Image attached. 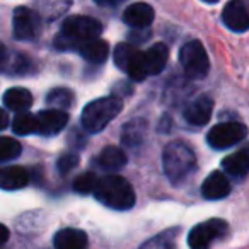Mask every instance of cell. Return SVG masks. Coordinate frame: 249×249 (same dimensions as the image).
I'll return each mask as SVG.
<instances>
[{
	"instance_id": "6da1fadb",
	"label": "cell",
	"mask_w": 249,
	"mask_h": 249,
	"mask_svg": "<svg viewBox=\"0 0 249 249\" xmlns=\"http://www.w3.org/2000/svg\"><path fill=\"white\" fill-rule=\"evenodd\" d=\"M103 26L99 21L87 16H72L62 24V31L56 35L55 46L58 50H77L82 43L99 38Z\"/></svg>"
},
{
	"instance_id": "7a4b0ae2",
	"label": "cell",
	"mask_w": 249,
	"mask_h": 249,
	"mask_svg": "<svg viewBox=\"0 0 249 249\" xmlns=\"http://www.w3.org/2000/svg\"><path fill=\"white\" fill-rule=\"evenodd\" d=\"M94 195L101 203L113 210H128L135 205V191L132 184L116 174H107L103 179H97Z\"/></svg>"
},
{
	"instance_id": "3957f363",
	"label": "cell",
	"mask_w": 249,
	"mask_h": 249,
	"mask_svg": "<svg viewBox=\"0 0 249 249\" xmlns=\"http://www.w3.org/2000/svg\"><path fill=\"white\" fill-rule=\"evenodd\" d=\"M164 173L173 184H179L196 167V157L191 147L181 140H174L166 145L162 152Z\"/></svg>"
},
{
	"instance_id": "277c9868",
	"label": "cell",
	"mask_w": 249,
	"mask_h": 249,
	"mask_svg": "<svg viewBox=\"0 0 249 249\" xmlns=\"http://www.w3.org/2000/svg\"><path fill=\"white\" fill-rule=\"evenodd\" d=\"M121 109H123V101L114 94L92 101L82 111V126L89 133L101 132L121 113Z\"/></svg>"
},
{
	"instance_id": "5b68a950",
	"label": "cell",
	"mask_w": 249,
	"mask_h": 249,
	"mask_svg": "<svg viewBox=\"0 0 249 249\" xmlns=\"http://www.w3.org/2000/svg\"><path fill=\"white\" fill-rule=\"evenodd\" d=\"M179 63L183 67L184 75L193 80L203 79L210 69V60L205 52V46L196 39L188 41L179 50Z\"/></svg>"
},
{
	"instance_id": "8992f818",
	"label": "cell",
	"mask_w": 249,
	"mask_h": 249,
	"mask_svg": "<svg viewBox=\"0 0 249 249\" xmlns=\"http://www.w3.org/2000/svg\"><path fill=\"white\" fill-rule=\"evenodd\" d=\"M114 63L118 69L123 70L130 75V79L142 82L147 77L145 60H143V52H140L132 43H120L113 52Z\"/></svg>"
},
{
	"instance_id": "52a82bcc",
	"label": "cell",
	"mask_w": 249,
	"mask_h": 249,
	"mask_svg": "<svg viewBox=\"0 0 249 249\" xmlns=\"http://www.w3.org/2000/svg\"><path fill=\"white\" fill-rule=\"evenodd\" d=\"M246 126L239 121H227V123H218L208 132L207 142L212 149L225 150L229 147H234L235 143L242 142L246 139Z\"/></svg>"
},
{
	"instance_id": "ba28073f",
	"label": "cell",
	"mask_w": 249,
	"mask_h": 249,
	"mask_svg": "<svg viewBox=\"0 0 249 249\" xmlns=\"http://www.w3.org/2000/svg\"><path fill=\"white\" fill-rule=\"evenodd\" d=\"M225 234H227V224L220 218H212L191 229L188 235V246L191 249H210L212 244Z\"/></svg>"
},
{
	"instance_id": "9c48e42d",
	"label": "cell",
	"mask_w": 249,
	"mask_h": 249,
	"mask_svg": "<svg viewBox=\"0 0 249 249\" xmlns=\"http://www.w3.org/2000/svg\"><path fill=\"white\" fill-rule=\"evenodd\" d=\"M12 29H14V38L19 41H33L38 38L41 31V19L33 9L18 7L14 11L12 19Z\"/></svg>"
},
{
	"instance_id": "30bf717a",
	"label": "cell",
	"mask_w": 249,
	"mask_h": 249,
	"mask_svg": "<svg viewBox=\"0 0 249 249\" xmlns=\"http://www.w3.org/2000/svg\"><path fill=\"white\" fill-rule=\"evenodd\" d=\"M222 21L231 31L244 33L249 28V11L246 0H231L224 7Z\"/></svg>"
},
{
	"instance_id": "8fae6325",
	"label": "cell",
	"mask_w": 249,
	"mask_h": 249,
	"mask_svg": "<svg viewBox=\"0 0 249 249\" xmlns=\"http://www.w3.org/2000/svg\"><path fill=\"white\" fill-rule=\"evenodd\" d=\"M36 123H38L39 135L52 137L60 133L69 123V114L60 109H43L36 114Z\"/></svg>"
},
{
	"instance_id": "7c38bea8",
	"label": "cell",
	"mask_w": 249,
	"mask_h": 249,
	"mask_svg": "<svg viewBox=\"0 0 249 249\" xmlns=\"http://www.w3.org/2000/svg\"><path fill=\"white\" fill-rule=\"evenodd\" d=\"M212 111H213V101L208 96H200L191 101L190 106L184 109V120L195 126H203L210 121Z\"/></svg>"
},
{
	"instance_id": "4fadbf2b",
	"label": "cell",
	"mask_w": 249,
	"mask_h": 249,
	"mask_svg": "<svg viewBox=\"0 0 249 249\" xmlns=\"http://www.w3.org/2000/svg\"><path fill=\"white\" fill-rule=\"evenodd\" d=\"M231 193V183L222 171H213L201 184V195L207 200H222Z\"/></svg>"
},
{
	"instance_id": "5bb4252c",
	"label": "cell",
	"mask_w": 249,
	"mask_h": 249,
	"mask_svg": "<svg viewBox=\"0 0 249 249\" xmlns=\"http://www.w3.org/2000/svg\"><path fill=\"white\" fill-rule=\"evenodd\" d=\"M154 9L149 4L143 2H137L132 4L130 7H126L123 14V21L128 26H132L133 29H147L154 21Z\"/></svg>"
},
{
	"instance_id": "9a60e30c",
	"label": "cell",
	"mask_w": 249,
	"mask_h": 249,
	"mask_svg": "<svg viewBox=\"0 0 249 249\" xmlns=\"http://www.w3.org/2000/svg\"><path fill=\"white\" fill-rule=\"evenodd\" d=\"M29 173L21 166L0 167V190L14 191L28 186Z\"/></svg>"
},
{
	"instance_id": "2e32d148",
	"label": "cell",
	"mask_w": 249,
	"mask_h": 249,
	"mask_svg": "<svg viewBox=\"0 0 249 249\" xmlns=\"http://www.w3.org/2000/svg\"><path fill=\"white\" fill-rule=\"evenodd\" d=\"M143 60H145V70L147 75H157L164 70L169 60V48L164 43H156L150 46L145 53H143Z\"/></svg>"
},
{
	"instance_id": "e0dca14e",
	"label": "cell",
	"mask_w": 249,
	"mask_h": 249,
	"mask_svg": "<svg viewBox=\"0 0 249 249\" xmlns=\"http://www.w3.org/2000/svg\"><path fill=\"white\" fill-rule=\"evenodd\" d=\"M147 130H149V124H147L145 120L130 121L121 130V142H123L124 147H128V149H137L145 140Z\"/></svg>"
},
{
	"instance_id": "ac0fdd59",
	"label": "cell",
	"mask_w": 249,
	"mask_h": 249,
	"mask_svg": "<svg viewBox=\"0 0 249 249\" xmlns=\"http://www.w3.org/2000/svg\"><path fill=\"white\" fill-rule=\"evenodd\" d=\"M77 52L80 53L82 58H86L87 62L90 63H104L106 58L109 56V46H107L106 41L99 38L89 39V41L82 43V45L77 48Z\"/></svg>"
},
{
	"instance_id": "d6986e66",
	"label": "cell",
	"mask_w": 249,
	"mask_h": 249,
	"mask_svg": "<svg viewBox=\"0 0 249 249\" xmlns=\"http://www.w3.org/2000/svg\"><path fill=\"white\" fill-rule=\"evenodd\" d=\"M55 249H86L87 235L79 229H62L55 235Z\"/></svg>"
},
{
	"instance_id": "ffe728a7",
	"label": "cell",
	"mask_w": 249,
	"mask_h": 249,
	"mask_svg": "<svg viewBox=\"0 0 249 249\" xmlns=\"http://www.w3.org/2000/svg\"><path fill=\"white\" fill-rule=\"evenodd\" d=\"M70 4L72 0H35V12L39 16V19L55 21L69 11Z\"/></svg>"
},
{
	"instance_id": "44dd1931",
	"label": "cell",
	"mask_w": 249,
	"mask_h": 249,
	"mask_svg": "<svg viewBox=\"0 0 249 249\" xmlns=\"http://www.w3.org/2000/svg\"><path fill=\"white\" fill-rule=\"evenodd\" d=\"M222 167H224V171L229 174V176L242 179V178L248 174V169H249L248 149H241L239 152L225 157V159L222 160Z\"/></svg>"
},
{
	"instance_id": "7402d4cb",
	"label": "cell",
	"mask_w": 249,
	"mask_h": 249,
	"mask_svg": "<svg viewBox=\"0 0 249 249\" xmlns=\"http://www.w3.org/2000/svg\"><path fill=\"white\" fill-rule=\"evenodd\" d=\"M97 162L107 173H114V171H120L126 166V154L120 149V147L107 145L103 149V152L97 157Z\"/></svg>"
},
{
	"instance_id": "603a6c76",
	"label": "cell",
	"mask_w": 249,
	"mask_h": 249,
	"mask_svg": "<svg viewBox=\"0 0 249 249\" xmlns=\"http://www.w3.org/2000/svg\"><path fill=\"white\" fill-rule=\"evenodd\" d=\"M4 104L12 111H26L31 107L33 96L24 87H12L4 94Z\"/></svg>"
},
{
	"instance_id": "cb8c5ba5",
	"label": "cell",
	"mask_w": 249,
	"mask_h": 249,
	"mask_svg": "<svg viewBox=\"0 0 249 249\" xmlns=\"http://www.w3.org/2000/svg\"><path fill=\"white\" fill-rule=\"evenodd\" d=\"M46 103L48 106H52V109L65 111L73 104V92L67 87H56L50 90V94L46 96Z\"/></svg>"
},
{
	"instance_id": "d4e9b609",
	"label": "cell",
	"mask_w": 249,
	"mask_h": 249,
	"mask_svg": "<svg viewBox=\"0 0 249 249\" xmlns=\"http://www.w3.org/2000/svg\"><path fill=\"white\" fill-rule=\"evenodd\" d=\"M12 130L16 135H31L38 132V123H36V114L21 113L12 121Z\"/></svg>"
},
{
	"instance_id": "484cf974",
	"label": "cell",
	"mask_w": 249,
	"mask_h": 249,
	"mask_svg": "<svg viewBox=\"0 0 249 249\" xmlns=\"http://www.w3.org/2000/svg\"><path fill=\"white\" fill-rule=\"evenodd\" d=\"M21 156V143L11 137H0V162L14 160Z\"/></svg>"
},
{
	"instance_id": "4316f807",
	"label": "cell",
	"mask_w": 249,
	"mask_h": 249,
	"mask_svg": "<svg viewBox=\"0 0 249 249\" xmlns=\"http://www.w3.org/2000/svg\"><path fill=\"white\" fill-rule=\"evenodd\" d=\"M97 184V176L94 173H84L75 178L73 181V191L80 195L94 193V188Z\"/></svg>"
},
{
	"instance_id": "83f0119b",
	"label": "cell",
	"mask_w": 249,
	"mask_h": 249,
	"mask_svg": "<svg viewBox=\"0 0 249 249\" xmlns=\"http://www.w3.org/2000/svg\"><path fill=\"white\" fill-rule=\"evenodd\" d=\"M79 166V156L77 154H72V152H67V154H62L56 160V169L62 176L69 174L72 169Z\"/></svg>"
},
{
	"instance_id": "f1b7e54d",
	"label": "cell",
	"mask_w": 249,
	"mask_h": 249,
	"mask_svg": "<svg viewBox=\"0 0 249 249\" xmlns=\"http://www.w3.org/2000/svg\"><path fill=\"white\" fill-rule=\"evenodd\" d=\"M31 70V60L24 55H18L12 62V72L14 73H28Z\"/></svg>"
},
{
	"instance_id": "f546056e",
	"label": "cell",
	"mask_w": 249,
	"mask_h": 249,
	"mask_svg": "<svg viewBox=\"0 0 249 249\" xmlns=\"http://www.w3.org/2000/svg\"><path fill=\"white\" fill-rule=\"evenodd\" d=\"M9 67V53L4 43H0V72Z\"/></svg>"
},
{
	"instance_id": "4dcf8cb0",
	"label": "cell",
	"mask_w": 249,
	"mask_h": 249,
	"mask_svg": "<svg viewBox=\"0 0 249 249\" xmlns=\"http://www.w3.org/2000/svg\"><path fill=\"white\" fill-rule=\"evenodd\" d=\"M9 241V229L4 224H0V246H4Z\"/></svg>"
},
{
	"instance_id": "1f68e13d",
	"label": "cell",
	"mask_w": 249,
	"mask_h": 249,
	"mask_svg": "<svg viewBox=\"0 0 249 249\" xmlns=\"http://www.w3.org/2000/svg\"><path fill=\"white\" fill-rule=\"evenodd\" d=\"M9 126V116L2 107H0V130H5Z\"/></svg>"
},
{
	"instance_id": "d6a6232c",
	"label": "cell",
	"mask_w": 249,
	"mask_h": 249,
	"mask_svg": "<svg viewBox=\"0 0 249 249\" xmlns=\"http://www.w3.org/2000/svg\"><path fill=\"white\" fill-rule=\"evenodd\" d=\"M94 2H97L99 5H118V4H121L123 0H94Z\"/></svg>"
},
{
	"instance_id": "836d02e7",
	"label": "cell",
	"mask_w": 249,
	"mask_h": 249,
	"mask_svg": "<svg viewBox=\"0 0 249 249\" xmlns=\"http://www.w3.org/2000/svg\"><path fill=\"white\" fill-rule=\"evenodd\" d=\"M203 2H210V4H215V2H218V0H203Z\"/></svg>"
}]
</instances>
